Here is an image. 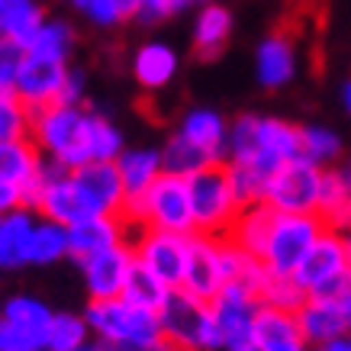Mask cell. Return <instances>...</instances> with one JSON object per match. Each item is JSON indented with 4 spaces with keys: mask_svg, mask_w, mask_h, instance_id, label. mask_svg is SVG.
Returning a JSON list of instances; mask_svg holds the SVG:
<instances>
[{
    "mask_svg": "<svg viewBox=\"0 0 351 351\" xmlns=\"http://www.w3.org/2000/svg\"><path fill=\"white\" fill-rule=\"evenodd\" d=\"M29 142L49 165L75 171L90 161H117L126 152L123 129L100 110L52 104L32 113Z\"/></svg>",
    "mask_w": 351,
    "mask_h": 351,
    "instance_id": "1",
    "label": "cell"
},
{
    "mask_svg": "<svg viewBox=\"0 0 351 351\" xmlns=\"http://www.w3.org/2000/svg\"><path fill=\"white\" fill-rule=\"evenodd\" d=\"M300 158V126L280 117H245L229 123V152L226 165L252 168L267 181L277 171Z\"/></svg>",
    "mask_w": 351,
    "mask_h": 351,
    "instance_id": "2",
    "label": "cell"
},
{
    "mask_svg": "<svg viewBox=\"0 0 351 351\" xmlns=\"http://www.w3.org/2000/svg\"><path fill=\"white\" fill-rule=\"evenodd\" d=\"M84 319L90 335L100 345L117 348H138V351H161V322L155 309L136 306L129 300H90L84 309Z\"/></svg>",
    "mask_w": 351,
    "mask_h": 351,
    "instance_id": "3",
    "label": "cell"
},
{
    "mask_svg": "<svg viewBox=\"0 0 351 351\" xmlns=\"http://www.w3.org/2000/svg\"><path fill=\"white\" fill-rule=\"evenodd\" d=\"M252 255H245L232 239H216V235H193L191 258L184 271V293L197 300L213 303L229 284H239L248 267Z\"/></svg>",
    "mask_w": 351,
    "mask_h": 351,
    "instance_id": "4",
    "label": "cell"
},
{
    "mask_svg": "<svg viewBox=\"0 0 351 351\" xmlns=\"http://www.w3.org/2000/svg\"><path fill=\"white\" fill-rule=\"evenodd\" d=\"M123 219L129 229H161V232L197 235L187 178L161 174L142 197H126Z\"/></svg>",
    "mask_w": 351,
    "mask_h": 351,
    "instance_id": "5",
    "label": "cell"
},
{
    "mask_svg": "<svg viewBox=\"0 0 351 351\" xmlns=\"http://www.w3.org/2000/svg\"><path fill=\"white\" fill-rule=\"evenodd\" d=\"M187 187H191L193 229H197V235L229 239L235 219L242 213V203L235 200L226 165H213V168L197 171L193 178H187Z\"/></svg>",
    "mask_w": 351,
    "mask_h": 351,
    "instance_id": "6",
    "label": "cell"
},
{
    "mask_svg": "<svg viewBox=\"0 0 351 351\" xmlns=\"http://www.w3.org/2000/svg\"><path fill=\"white\" fill-rule=\"evenodd\" d=\"M158 322H161L165 348L219 351L213 306L206 300H197L191 293H184V290H174L168 303L158 309Z\"/></svg>",
    "mask_w": 351,
    "mask_h": 351,
    "instance_id": "7",
    "label": "cell"
},
{
    "mask_svg": "<svg viewBox=\"0 0 351 351\" xmlns=\"http://www.w3.org/2000/svg\"><path fill=\"white\" fill-rule=\"evenodd\" d=\"M329 226L322 223L316 213H277L271 235H267L265 248H261V265L271 274H297V267L303 265L306 252L316 245L322 232Z\"/></svg>",
    "mask_w": 351,
    "mask_h": 351,
    "instance_id": "8",
    "label": "cell"
},
{
    "mask_svg": "<svg viewBox=\"0 0 351 351\" xmlns=\"http://www.w3.org/2000/svg\"><path fill=\"white\" fill-rule=\"evenodd\" d=\"M210 306L219 332V351H255V329L261 313L255 290H248L245 284H229Z\"/></svg>",
    "mask_w": 351,
    "mask_h": 351,
    "instance_id": "9",
    "label": "cell"
},
{
    "mask_svg": "<svg viewBox=\"0 0 351 351\" xmlns=\"http://www.w3.org/2000/svg\"><path fill=\"white\" fill-rule=\"evenodd\" d=\"M29 210L39 219H52V223L64 226V229H71L81 219L94 216L90 203L84 200V193L77 187L75 174L58 168V165H49V161H45L43 181L29 197Z\"/></svg>",
    "mask_w": 351,
    "mask_h": 351,
    "instance_id": "10",
    "label": "cell"
},
{
    "mask_svg": "<svg viewBox=\"0 0 351 351\" xmlns=\"http://www.w3.org/2000/svg\"><path fill=\"white\" fill-rule=\"evenodd\" d=\"M191 239L193 235L161 232V229H136V235H132L136 265L152 271L171 290H181L187 258H191Z\"/></svg>",
    "mask_w": 351,
    "mask_h": 351,
    "instance_id": "11",
    "label": "cell"
},
{
    "mask_svg": "<svg viewBox=\"0 0 351 351\" xmlns=\"http://www.w3.org/2000/svg\"><path fill=\"white\" fill-rule=\"evenodd\" d=\"M351 271V248H348V235L341 229H326V232L316 239V245L306 252L303 265L297 267V280L300 287L306 290V297H322L326 290L341 280V277Z\"/></svg>",
    "mask_w": 351,
    "mask_h": 351,
    "instance_id": "12",
    "label": "cell"
},
{
    "mask_svg": "<svg viewBox=\"0 0 351 351\" xmlns=\"http://www.w3.org/2000/svg\"><path fill=\"white\" fill-rule=\"evenodd\" d=\"M3 316V341L0 351H45L49 326H52V309L39 297L16 293L0 306Z\"/></svg>",
    "mask_w": 351,
    "mask_h": 351,
    "instance_id": "13",
    "label": "cell"
},
{
    "mask_svg": "<svg viewBox=\"0 0 351 351\" xmlns=\"http://www.w3.org/2000/svg\"><path fill=\"white\" fill-rule=\"evenodd\" d=\"M322 174L326 171L297 158L277 171L267 184L265 203L274 213H316L322 191Z\"/></svg>",
    "mask_w": 351,
    "mask_h": 351,
    "instance_id": "14",
    "label": "cell"
},
{
    "mask_svg": "<svg viewBox=\"0 0 351 351\" xmlns=\"http://www.w3.org/2000/svg\"><path fill=\"white\" fill-rule=\"evenodd\" d=\"M81 277H84V290L90 300H119L126 290V280L136 267V255H132V242L117 245L110 252H100L94 258L77 261Z\"/></svg>",
    "mask_w": 351,
    "mask_h": 351,
    "instance_id": "15",
    "label": "cell"
},
{
    "mask_svg": "<svg viewBox=\"0 0 351 351\" xmlns=\"http://www.w3.org/2000/svg\"><path fill=\"white\" fill-rule=\"evenodd\" d=\"M75 174L77 187L84 193V200L90 203L94 213H110V216H123L126 206V184L119 178L117 161H90L81 168L71 171Z\"/></svg>",
    "mask_w": 351,
    "mask_h": 351,
    "instance_id": "16",
    "label": "cell"
},
{
    "mask_svg": "<svg viewBox=\"0 0 351 351\" xmlns=\"http://www.w3.org/2000/svg\"><path fill=\"white\" fill-rule=\"evenodd\" d=\"M126 242H132V239H129V223L123 216L94 213L68 229V258L84 261V258H94Z\"/></svg>",
    "mask_w": 351,
    "mask_h": 351,
    "instance_id": "17",
    "label": "cell"
},
{
    "mask_svg": "<svg viewBox=\"0 0 351 351\" xmlns=\"http://www.w3.org/2000/svg\"><path fill=\"white\" fill-rule=\"evenodd\" d=\"M300 71L297 43L287 32H271L255 49V77L265 90H284Z\"/></svg>",
    "mask_w": 351,
    "mask_h": 351,
    "instance_id": "18",
    "label": "cell"
},
{
    "mask_svg": "<svg viewBox=\"0 0 351 351\" xmlns=\"http://www.w3.org/2000/svg\"><path fill=\"white\" fill-rule=\"evenodd\" d=\"M68 68L71 64L39 58V55L26 52V64H23L20 84H16V97L32 113L58 104V94H62V84H64V77H68Z\"/></svg>",
    "mask_w": 351,
    "mask_h": 351,
    "instance_id": "19",
    "label": "cell"
},
{
    "mask_svg": "<svg viewBox=\"0 0 351 351\" xmlns=\"http://www.w3.org/2000/svg\"><path fill=\"white\" fill-rule=\"evenodd\" d=\"M178 136L193 142L200 152L210 155L213 165H226V152H229V123L223 113L213 107H193L181 117Z\"/></svg>",
    "mask_w": 351,
    "mask_h": 351,
    "instance_id": "20",
    "label": "cell"
},
{
    "mask_svg": "<svg viewBox=\"0 0 351 351\" xmlns=\"http://www.w3.org/2000/svg\"><path fill=\"white\" fill-rule=\"evenodd\" d=\"M43 171H45V158L39 155V149L32 145L29 138L0 145V181L20 187L26 193V206H29L32 191L43 181Z\"/></svg>",
    "mask_w": 351,
    "mask_h": 351,
    "instance_id": "21",
    "label": "cell"
},
{
    "mask_svg": "<svg viewBox=\"0 0 351 351\" xmlns=\"http://www.w3.org/2000/svg\"><path fill=\"white\" fill-rule=\"evenodd\" d=\"M255 351H313L300 329L297 313L261 306L255 329Z\"/></svg>",
    "mask_w": 351,
    "mask_h": 351,
    "instance_id": "22",
    "label": "cell"
},
{
    "mask_svg": "<svg viewBox=\"0 0 351 351\" xmlns=\"http://www.w3.org/2000/svg\"><path fill=\"white\" fill-rule=\"evenodd\" d=\"M181 58L168 43H145L132 55V77L142 90H165L178 77Z\"/></svg>",
    "mask_w": 351,
    "mask_h": 351,
    "instance_id": "23",
    "label": "cell"
},
{
    "mask_svg": "<svg viewBox=\"0 0 351 351\" xmlns=\"http://www.w3.org/2000/svg\"><path fill=\"white\" fill-rule=\"evenodd\" d=\"M39 216L29 206L0 216V271H16L29 265V245Z\"/></svg>",
    "mask_w": 351,
    "mask_h": 351,
    "instance_id": "24",
    "label": "cell"
},
{
    "mask_svg": "<svg viewBox=\"0 0 351 351\" xmlns=\"http://www.w3.org/2000/svg\"><path fill=\"white\" fill-rule=\"evenodd\" d=\"M297 319H300V329H303V335H306L313 351L351 332L348 319L341 316V309L322 297H309L306 303H303V309L297 313Z\"/></svg>",
    "mask_w": 351,
    "mask_h": 351,
    "instance_id": "25",
    "label": "cell"
},
{
    "mask_svg": "<svg viewBox=\"0 0 351 351\" xmlns=\"http://www.w3.org/2000/svg\"><path fill=\"white\" fill-rule=\"evenodd\" d=\"M232 36V13L223 3H203L193 23V49L200 58H216Z\"/></svg>",
    "mask_w": 351,
    "mask_h": 351,
    "instance_id": "26",
    "label": "cell"
},
{
    "mask_svg": "<svg viewBox=\"0 0 351 351\" xmlns=\"http://www.w3.org/2000/svg\"><path fill=\"white\" fill-rule=\"evenodd\" d=\"M119 178L126 184L129 197H142L152 184L165 174V165H161V149H149V145H138V149H126L117 158Z\"/></svg>",
    "mask_w": 351,
    "mask_h": 351,
    "instance_id": "27",
    "label": "cell"
},
{
    "mask_svg": "<svg viewBox=\"0 0 351 351\" xmlns=\"http://www.w3.org/2000/svg\"><path fill=\"white\" fill-rule=\"evenodd\" d=\"M274 210L267 206V203H255V206H242V213H239V219H235L232 232H229V239H232L239 248H242L245 255L252 258H261V248H265L267 235H271V226H274Z\"/></svg>",
    "mask_w": 351,
    "mask_h": 351,
    "instance_id": "28",
    "label": "cell"
},
{
    "mask_svg": "<svg viewBox=\"0 0 351 351\" xmlns=\"http://www.w3.org/2000/svg\"><path fill=\"white\" fill-rule=\"evenodd\" d=\"M45 23L39 0H0V39L29 45V39Z\"/></svg>",
    "mask_w": 351,
    "mask_h": 351,
    "instance_id": "29",
    "label": "cell"
},
{
    "mask_svg": "<svg viewBox=\"0 0 351 351\" xmlns=\"http://www.w3.org/2000/svg\"><path fill=\"white\" fill-rule=\"evenodd\" d=\"M75 26L68 20H55V16H45V23L39 26V32L29 39L26 52L39 55V58H52V62L71 64V55H75Z\"/></svg>",
    "mask_w": 351,
    "mask_h": 351,
    "instance_id": "30",
    "label": "cell"
},
{
    "mask_svg": "<svg viewBox=\"0 0 351 351\" xmlns=\"http://www.w3.org/2000/svg\"><path fill=\"white\" fill-rule=\"evenodd\" d=\"M341 152H345V142L335 129L329 126H300V158L316 165V168L329 171L341 161Z\"/></svg>",
    "mask_w": 351,
    "mask_h": 351,
    "instance_id": "31",
    "label": "cell"
},
{
    "mask_svg": "<svg viewBox=\"0 0 351 351\" xmlns=\"http://www.w3.org/2000/svg\"><path fill=\"white\" fill-rule=\"evenodd\" d=\"M161 165H165V174H174V178H193L197 171L213 168V161L206 152H200L193 142H187L184 136H174L161 145Z\"/></svg>",
    "mask_w": 351,
    "mask_h": 351,
    "instance_id": "32",
    "label": "cell"
},
{
    "mask_svg": "<svg viewBox=\"0 0 351 351\" xmlns=\"http://www.w3.org/2000/svg\"><path fill=\"white\" fill-rule=\"evenodd\" d=\"M87 341H94V335H90L84 313H55L45 351H81Z\"/></svg>",
    "mask_w": 351,
    "mask_h": 351,
    "instance_id": "33",
    "label": "cell"
},
{
    "mask_svg": "<svg viewBox=\"0 0 351 351\" xmlns=\"http://www.w3.org/2000/svg\"><path fill=\"white\" fill-rule=\"evenodd\" d=\"M68 258V229L52 219H39L29 245V265H55Z\"/></svg>",
    "mask_w": 351,
    "mask_h": 351,
    "instance_id": "34",
    "label": "cell"
},
{
    "mask_svg": "<svg viewBox=\"0 0 351 351\" xmlns=\"http://www.w3.org/2000/svg\"><path fill=\"white\" fill-rule=\"evenodd\" d=\"M258 300H261V306L284 309V313H300L309 297L290 274H271V271H267L265 284L258 290Z\"/></svg>",
    "mask_w": 351,
    "mask_h": 351,
    "instance_id": "35",
    "label": "cell"
},
{
    "mask_svg": "<svg viewBox=\"0 0 351 351\" xmlns=\"http://www.w3.org/2000/svg\"><path fill=\"white\" fill-rule=\"evenodd\" d=\"M348 210H351V191L339 181V174L329 168L326 174H322V191H319L316 216H319L326 226H332V229H341Z\"/></svg>",
    "mask_w": 351,
    "mask_h": 351,
    "instance_id": "36",
    "label": "cell"
},
{
    "mask_svg": "<svg viewBox=\"0 0 351 351\" xmlns=\"http://www.w3.org/2000/svg\"><path fill=\"white\" fill-rule=\"evenodd\" d=\"M171 293H174V290H171L168 284H161L152 271H145L142 265H136V267H132V274H129V280H126L123 300H129V303H136V306H145V309H155V313H158V309L168 303Z\"/></svg>",
    "mask_w": 351,
    "mask_h": 351,
    "instance_id": "37",
    "label": "cell"
},
{
    "mask_svg": "<svg viewBox=\"0 0 351 351\" xmlns=\"http://www.w3.org/2000/svg\"><path fill=\"white\" fill-rule=\"evenodd\" d=\"M32 132V110L20 97H0V145L23 142Z\"/></svg>",
    "mask_w": 351,
    "mask_h": 351,
    "instance_id": "38",
    "label": "cell"
},
{
    "mask_svg": "<svg viewBox=\"0 0 351 351\" xmlns=\"http://www.w3.org/2000/svg\"><path fill=\"white\" fill-rule=\"evenodd\" d=\"M23 64H26V45L0 39V97H16Z\"/></svg>",
    "mask_w": 351,
    "mask_h": 351,
    "instance_id": "39",
    "label": "cell"
},
{
    "mask_svg": "<svg viewBox=\"0 0 351 351\" xmlns=\"http://www.w3.org/2000/svg\"><path fill=\"white\" fill-rule=\"evenodd\" d=\"M68 7H75L81 16H84L87 23H94V26H104V29H110V26H119V23L126 20L123 16V10H119L117 0H64Z\"/></svg>",
    "mask_w": 351,
    "mask_h": 351,
    "instance_id": "40",
    "label": "cell"
},
{
    "mask_svg": "<svg viewBox=\"0 0 351 351\" xmlns=\"http://www.w3.org/2000/svg\"><path fill=\"white\" fill-rule=\"evenodd\" d=\"M191 3H193V0H145L136 20L145 23V26H152V23H161V20H171V16H178V13L187 10Z\"/></svg>",
    "mask_w": 351,
    "mask_h": 351,
    "instance_id": "41",
    "label": "cell"
},
{
    "mask_svg": "<svg viewBox=\"0 0 351 351\" xmlns=\"http://www.w3.org/2000/svg\"><path fill=\"white\" fill-rule=\"evenodd\" d=\"M84 97H87V75L81 68H68V77H64V84H62L58 104H64V107H87Z\"/></svg>",
    "mask_w": 351,
    "mask_h": 351,
    "instance_id": "42",
    "label": "cell"
},
{
    "mask_svg": "<svg viewBox=\"0 0 351 351\" xmlns=\"http://www.w3.org/2000/svg\"><path fill=\"white\" fill-rule=\"evenodd\" d=\"M322 300H329V303H335V306L341 309V316L348 319V326H351V271L341 280H335L326 293H322Z\"/></svg>",
    "mask_w": 351,
    "mask_h": 351,
    "instance_id": "43",
    "label": "cell"
},
{
    "mask_svg": "<svg viewBox=\"0 0 351 351\" xmlns=\"http://www.w3.org/2000/svg\"><path fill=\"white\" fill-rule=\"evenodd\" d=\"M26 206V193L20 187H13V184L0 181V216L13 213V210H23Z\"/></svg>",
    "mask_w": 351,
    "mask_h": 351,
    "instance_id": "44",
    "label": "cell"
},
{
    "mask_svg": "<svg viewBox=\"0 0 351 351\" xmlns=\"http://www.w3.org/2000/svg\"><path fill=\"white\" fill-rule=\"evenodd\" d=\"M117 3H119V10H123V16H126V20H136L145 0H117Z\"/></svg>",
    "mask_w": 351,
    "mask_h": 351,
    "instance_id": "45",
    "label": "cell"
},
{
    "mask_svg": "<svg viewBox=\"0 0 351 351\" xmlns=\"http://www.w3.org/2000/svg\"><path fill=\"white\" fill-rule=\"evenodd\" d=\"M332 171L339 174V181H341V184H345V187H348V191H351V158H341V161H339V165H335V168H332Z\"/></svg>",
    "mask_w": 351,
    "mask_h": 351,
    "instance_id": "46",
    "label": "cell"
},
{
    "mask_svg": "<svg viewBox=\"0 0 351 351\" xmlns=\"http://www.w3.org/2000/svg\"><path fill=\"white\" fill-rule=\"evenodd\" d=\"M316 351H351V332L335 341H329V345H322V348H316Z\"/></svg>",
    "mask_w": 351,
    "mask_h": 351,
    "instance_id": "47",
    "label": "cell"
},
{
    "mask_svg": "<svg viewBox=\"0 0 351 351\" xmlns=\"http://www.w3.org/2000/svg\"><path fill=\"white\" fill-rule=\"evenodd\" d=\"M341 110H345V113L351 117V77L345 81V84H341Z\"/></svg>",
    "mask_w": 351,
    "mask_h": 351,
    "instance_id": "48",
    "label": "cell"
},
{
    "mask_svg": "<svg viewBox=\"0 0 351 351\" xmlns=\"http://www.w3.org/2000/svg\"><path fill=\"white\" fill-rule=\"evenodd\" d=\"M341 232L351 239V210H348V216H345V226H341Z\"/></svg>",
    "mask_w": 351,
    "mask_h": 351,
    "instance_id": "49",
    "label": "cell"
},
{
    "mask_svg": "<svg viewBox=\"0 0 351 351\" xmlns=\"http://www.w3.org/2000/svg\"><path fill=\"white\" fill-rule=\"evenodd\" d=\"M100 351H138V348H117V345H100Z\"/></svg>",
    "mask_w": 351,
    "mask_h": 351,
    "instance_id": "50",
    "label": "cell"
},
{
    "mask_svg": "<svg viewBox=\"0 0 351 351\" xmlns=\"http://www.w3.org/2000/svg\"><path fill=\"white\" fill-rule=\"evenodd\" d=\"M81 351H100V341H87V345H84Z\"/></svg>",
    "mask_w": 351,
    "mask_h": 351,
    "instance_id": "51",
    "label": "cell"
},
{
    "mask_svg": "<svg viewBox=\"0 0 351 351\" xmlns=\"http://www.w3.org/2000/svg\"><path fill=\"white\" fill-rule=\"evenodd\" d=\"M0 341H3V316H0Z\"/></svg>",
    "mask_w": 351,
    "mask_h": 351,
    "instance_id": "52",
    "label": "cell"
},
{
    "mask_svg": "<svg viewBox=\"0 0 351 351\" xmlns=\"http://www.w3.org/2000/svg\"><path fill=\"white\" fill-rule=\"evenodd\" d=\"M161 351H184V348H161Z\"/></svg>",
    "mask_w": 351,
    "mask_h": 351,
    "instance_id": "53",
    "label": "cell"
},
{
    "mask_svg": "<svg viewBox=\"0 0 351 351\" xmlns=\"http://www.w3.org/2000/svg\"><path fill=\"white\" fill-rule=\"evenodd\" d=\"M203 3H213V0H203Z\"/></svg>",
    "mask_w": 351,
    "mask_h": 351,
    "instance_id": "54",
    "label": "cell"
},
{
    "mask_svg": "<svg viewBox=\"0 0 351 351\" xmlns=\"http://www.w3.org/2000/svg\"><path fill=\"white\" fill-rule=\"evenodd\" d=\"M348 248H351V239H348Z\"/></svg>",
    "mask_w": 351,
    "mask_h": 351,
    "instance_id": "55",
    "label": "cell"
}]
</instances>
